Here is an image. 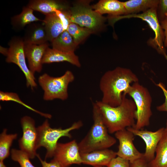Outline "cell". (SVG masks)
<instances>
[{
	"label": "cell",
	"instance_id": "obj_9",
	"mask_svg": "<svg viewBox=\"0 0 167 167\" xmlns=\"http://www.w3.org/2000/svg\"><path fill=\"white\" fill-rule=\"evenodd\" d=\"M9 46L6 61L16 65L24 74L26 85L34 90L37 87L34 74L30 70L26 62L24 51V43L23 39L18 36L12 38L8 43Z\"/></svg>",
	"mask_w": 167,
	"mask_h": 167
},
{
	"label": "cell",
	"instance_id": "obj_2",
	"mask_svg": "<svg viewBox=\"0 0 167 167\" xmlns=\"http://www.w3.org/2000/svg\"><path fill=\"white\" fill-rule=\"evenodd\" d=\"M103 122L110 134L126 129L134 127L136 122V106L134 101L123 94L121 104L113 107L101 101L95 102Z\"/></svg>",
	"mask_w": 167,
	"mask_h": 167
},
{
	"label": "cell",
	"instance_id": "obj_15",
	"mask_svg": "<svg viewBox=\"0 0 167 167\" xmlns=\"http://www.w3.org/2000/svg\"><path fill=\"white\" fill-rule=\"evenodd\" d=\"M80 155L82 163L94 167L107 166L117 156L116 152L108 148L80 153Z\"/></svg>",
	"mask_w": 167,
	"mask_h": 167
},
{
	"label": "cell",
	"instance_id": "obj_22",
	"mask_svg": "<svg viewBox=\"0 0 167 167\" xmlns=\"http://www.w3.org/2000/svg\"><path fill=\"white\" fill-rule=\"evenodd\" d=\"M159 1L158 0H130L123 2L126 10V15H127L137 14L141 11L143 12L150 9L157 8Z\"/></svg>",
	"mask_w": 167,
	"mask_h": 167
},
{
	"label": "cell",
	"instance_id": "obj_40",
	"mask_svg": "<svg viewBox=\"0 0 167 167\" xmlns=\"http://www.w3.org/2000/svg\"><path fill=\"white\" fill-rule=\"evenodd\" d=\"M165 128L167 130V126H166V127Z\"/></svg>",
	"mask_w": 167,
	"mask_h": 167
},
{
	"label": "cell",
	"instance_id": "obj_29",
	"mask_svg": "<svg viewBox=\"0 0 167 167\" xmlns=\"http://www.w3.org/2000/svg\"><path fill=\"white\" fill-rule=\"evenodd\" d=\"M54 12L62 21L65 30H66L71 23L70 9L65 10H56Z\"/></svg>",
	"mask_w": 167,
	"mask_h": 167
},
{
	"label": "cell",
	"instance_id": "obj_8",
	"mask_svg": "<svg viewBox=\"0 0 167 167\" xmlns=\"http://www.w3.org/2000/svg\"><path fill=\"white\" fill-rule=\"evenodd\" d=\"M71 23L91 30L93 33L103 26L105 18L89 6L88 1H81L70 8Z\"/></svg>",
	"mask_w": 167,
	"mask_h": 167
},
{
	"label": "cell",
	"instance_id": "obj_1",
	"mask_svg": "<svg viewBox=\"0 0 167 167\" xmlns=\"http://www.w3.org/2000/svg\"><path fill=\"white\" fill-rule=\"evenodd\" d=\"M139 81L137 75L128 68L118 67L107 71L99 82L102 94L101 101L113 107L119 105L131 84Z\"/></svg>",
	"mask_w": 167,
	"mask_h": 167
},
{
	"label": "cell",
	"instance_id": "obj_34",
	"mask_svg": "<svg viewBox=\"0 0 167 167\" xmlns=\"http://www.w3.org/2000/svg\"><path fill=\"white\" fill-rule=\"evenodd\" d=\"M130 167H149V162L143 157L133 162H130Z\"/></svg>",
	"mask_w": 167,
	"mask_h": 167
},
{
	"label": "cell",
	"instance_id": "obj_35",
	"mask_svg": "<svg viewBox=\"0 0 167 167\" xmlns=\"http://www.w3.org/2000/svg\"><path fill=\"white\" fill-rule=\"evenodd\" d=\"M160 24L162 29L164 30V45L165 47H167V17L161 21Z\"/></svg>",
	"mask_w": 167,
	"mask_h": 167
},
{
	"label": "cell",
	"instance_id": "obj_33",
	"mask_svg": "<svg viewBox=\"0 0 167 167\" xmlns=\"http://www.w3.org/2000/svg\"><path fill=\"white\" fill-rule=\"evenodd\" d=\"M42 165V167H64L55 159L53 158L49 162L43 160L38 154L36 156Z\"/></svg>",
	"mask_w": 167,
	"mask_h": 167
},
{
	"label": "cell",
	"instance_id": "obj_24",
	"mask_svg": "<svg viewBox=\"0 0 167 167\" xmlns=\"http://www.w3.org/2000/svg\"><path fill=\"white\" fill-rule=\"evenodd\" d=\"M155 152L156 156L149 162V167H167V130L165 128Z\"/></svg>",
	"mask_w": 167,
	"mask_h": 167
},
{
	"label": "cell",
	"instance_id": "obj_26",
	"mask_svg": "<svg viewBox=\"0 0 167 167\" xmlns=\"http://www.w3.org/2000/svg\"><path fill=\"white\" fill-rule=\"evenodd\" d=\"M66 31L72 36L75 43L77 46L93 33L91 30L73 23L69 24Z\"/></svg>",
	"mask_w": 167,
	"mask_h": 167
},
{
	"label": "cell",
	"instance_id": "obj_38",
	"mask_svg": "<svg viewBox=\"0 0 167 167\" xmlns=\"http://www.w3.org/2000/svg\"><path fill=\"white\" fill-rule=\"evenodd\" d=\"M107 167V166H99V167Z\"/></svg>",
	"mask_w": 167,
	"mask_h": 167
},
{
	"label": "cell",
	"instance_id": "obj_20",
	"mask_svg": "<svg viewBox=\"0 0 167 167\" xmlns=\"http://www.w3.org/2000/svg\"><path fill=\"white\" fill-rule=\"evenodd\" d=\"M45 15L43 24L47 33L49 41L51 42L65 30L62 21L55 12Z\"/></svg>",
	"mask_w": 167,
	"mask_h": 167
},
{
	"label": "cell",
	"instance_id": "obj_28",
	"mask_svg": "<svg viewBox=\"0 0 167 167\" xmlns=\"http://www.w3.org/2000/svg\"><path fill=\"white\" fill-rule=\"evenodd\" d=\"M11 154V159L18 163L20 167H36L30 161L28 155L20 150L13 148Z\"/></svg>",
	"mask_w": 167,
	"mask_h": 167
},
{
	"label": "cell",
	"instance_id": "obj_21",
	"mask_svg": "<svg viewBox=\"0 0 167 167\" xmlns=\"http://www.w3.org/2000/svg\"><path fill=\"white\" fill-rule=\"evenodd\" d=\"M33 11L27 6L23 7L22 12L19 14L11 18V24L13 28L17 30H20L26 25L34 22H43V20L34 15Z\"/></svg>",
	"mask_w": 167,
	"mask_h": 167
},
{
	"label": "cell",
	"instance_id": "obj_6",
	"mask_svg": "<svg viewBox=\"0 0 167 167\" xmlns=\"http://www.w3.org/2000/svg\"><path fill=\"white\" fill-rule=\"evenodd\" d=\"M83 125L81 121L74 123L70 126L65 129L61 128H53L50 127L48 119L37 127L38 135V148L43 147L46 150L45 160L54 157L58 141L61 137L71 138L70 132L77 129Z\"/></svg>",
	"mask_w": 167,
	"mask_h": 167
},
{
	"label": "cell",
	"instance_id": "obj_10",
	"mask_svg": "<svg viewBox=\"0 0 167 167\" xmlns=\"http://www.w3.org/2000/svg\"><path fill=\"white\" fill-rule=\"evenodd\" d=\"M23 135L18 141L20 150L26 153L30 159L34 158L37 154L38 135L34 120L28 116L21 119Z\"/></svg>",
	"mask_w": 167,
	"mask_h": 167
},
{
	"label": "cell",
	"instance_id": "obj_4",
	"mask_svg": "<svg viewBox=\"0 0 167 167\" xmlns=\"http://www.w3.org/2000/svg\"><path fill=\"white\" fill-rule=\"evenodd\" d=\"M74 79V74L69 70L58 77L52 76L46 73L40 75L38 78V83L44 91L43 99L46 101L56 99L66 100L68 97L69 85Z\"/></svg>",
	"mask_w": 167,
	"mask_h": 167
},
{
	"label": "cell",
	"instance_id": "obj_14",
	"mask_svg": "<svg viewBox=\"0 0 167 167\" xmlns=\"http://www.w3.org/2000/svg\"><path fill=\"white\" fill-rule=\"evenodd\" d=\"M49 46L48 42L39 45L24 44V51L28 66L33 74L41 71L42 58Z\"/></svg>",
	"mask_w": 167,
	"mask_h": 167
},
{
	"label": "cell",
	"instance_id": "obj_25",
	"mask_svg": "<svg viewBox=\"0 0 167 167\" xmlns=\"http://www.w3.org/2000/svg\"><path fill=\"white\" fill-rule=\"evenodd\" d=\"M17 136V133L8 134L7 129H3L0 135V161H4L10 155V148Z\"/></svg>",
	"mask_w": 167,
	"mask_h": 167
},
{
	"label": "cell",
	"instance_id": "obj_31",
	"mask_svg": "<svg viewBox=\"0 0 167 167\" xmlns=\"http://www.w3.org/2000/svg\"><path fill=\"white\" fill-rule=\"evenodd\" d=\"M107 167H130V162L119 156L113 158Z\"/></svg>",
	"mask_w": 167,
	"mask_h": 167
},
{
	"label": "cell",
	"instance_id": "obj_12",
	"mask_svg": "<svg viewBox=\"0 0 167 167\" xmlns=\"http://www.w3.org/2000/svg\"><path fill=\"white\" fill-rule=\"evenodd\" d=\"M53 157L64 167L82 163L78 143L75 140L65 143H58Z\"/></svg>",
	"mask_w": 167,
	"mask_h": 167
},
{
	"label": "cell",
	"instance_id": "obj_13",
	"mask_svg": "<svg viewBox=\"0 0 167 167\" xmlns=\"http://www.w3.org/2000/svg\"><path fill=\"white\" fill-rule=\"evenodd\" d=\"M126 129L135 135L140 137L144 140L146 148L143 157L148 162L152 161L155 157L156 148L163 136L165 128H161L155 131L138 130L133 127Z\"/></svg>",
	"mask_w": 167,
	"mask_h": 167
},
{
	"label": "cell",
	"instance_id": "obj_19",
	"mask_svg": "<svg viewBox=\"0 0 167 167\" xmlns=\"http://www.w3.org/2000/svg\"><path fill=\"white\" fill-rule=\"evenodd\" d=\"M27 6L45 15L54 12L56 10H68L70 7L63 2L54 0H31Z\"/></svg>",
	"mask_w": 167,
	"mask_h": 167
},
{
	"label": "cell",
	"instance_id": "obj_32",
	"mask_svg": "<svg viewBox=\"0 0 167 167\" xmlns=\"http://www.w3.org/2000/svg\"><path fill=\"white\" fill-rule=\"evenodd\" d=\"M156 85L162 90L165 96L164 102L161 105L156 107L157 109L160 111L166 112H167V89L165 85L162 83H159L156 84ZM166 126H167V120L166 122Z\"/></svg>",
	"mask_w": 167,
	"mask_h": 167
},
{
	"label": "cell",
	"instance_id": "obj_30",
	"mask_svg": "<svg viewBox=\"0 0 167 167\" xmlns=\"http://www.w3.org/2000/svg\"><path fill=\"white\" fill-rule=\"evenodd\" d=\"M157 13L159 20L161 21L166 17L165 15L167 13V0H160Z\"/></svg>",
	"mask_w": 167,
	"mask_h": 167
},
{
	"label": "cell",
	"instance_id": "obj_39",
	"mask_svg": "<svg viewBox=\"0 0 167 167\" xmlns=\"http://www.w3.org/2000/svg\"><path fill=\"white\" fill-rule=\"evenodd\" d=\"M165 16H166V17H167V13L166 14Z\"/></svg>",
	"mask_w": 167,
	"mask_h": 167
},
{
	"label": "cell",
	"instance_id": "obj_36",
	"mask_svg": "<svg viewBox=\"0 0 167 167\" xmlns=\"http://www.w3.org/2000/svg\"><path fill=\"white\" fill-rule=\"evenodd\" d=\"M8 51V48L4 47L1 46H0V53L3 55L6 56Z\"/></svg>",
	"mask_w": 167,
	"mask_h": 167
},
{
	"label": "cell",
	"instance_id": "obj_23",
	"mask_svg": "<svg viewBox=\"0 0 167 167\" xmlns=\"http://www.w3.org/2000/svg\"><path fill=\"white\" fill-rule=\"evenodd\" d=\"M51 42L52 49L66 53H74L78 46L66 30L63 32Z\"/></svg>",
	"mask_w": 167,
	"mask_h": 167
},
{
	"label": "cell",
	"instance_id": "obj_7",
	"mask_svg": "<svg viewBox=\"0 0 167 167\" xmlns=\"http://www.w3.org/2000/svg\"><path fill=\"white\" fill-rule=\"evenodd\" d=\"M157 9H150L140 14L110 16L109 18V21L112 25H113L116 22L122 19L131 18H140L147 22L155 34L154 37L153 38H150L148 40V43L167 60V54L164 45L165 40L164 33L158 19Z\"/></svg>",
	"mask_w": 167,
	"mask_h": 167
},
{
	"label": "cell",
	"instance_id": "obj_37",
	"mask_svg": "<svg viewBox=\"0 0 167 167\" xmlns=\"http://www.w3.org/2000/svg\"><path fill=\"white\" fill-rule=\"evenodd\" d=\"M0 167H6L4 164L3 161H0Z\"/></svg>",
	"mask_w": 167,
	"mask_h": 167
},
{
	"label": "cell",
	"instance_id": "obj_18",
	"mask_svg": "<svg viewBox=\"0 0 167 167\" xmlns=\"http://www.w3.org/2000/svg\"><path fill=\"white\" fill-rule=\"evenodd\" d=\"M92 7L102 15L107 14L109 16H116L126 14L123 2L117 0H101Z\"/></svg>",
	"mask_w": 167,
	"mask_h": 167
},
{
	"label": "cell",
	"instance_id": "obj_11",
	"mask_svg": "<svg viewBox=\"0 0 167 167\" xmlns=\"http://www.w3.org/2000/svg\"><path fill=\"white\" fill-rule=\"evenodd\" d=\"M115 136L119 142L117 155L128 161L130 162L142 158L143 153L140 152L135 148L133 141L135 135L126 129L115 133Z\"/></svg>",
	"mask_w": 167,
	"mask_h": 167
},
{
	"label": "cell",
	"instance_id": "obj_17",
	"mask_svg": "<svg viewBox=\"0 0 167 167\" xmlns=\"http://www.w3.org/2000/svg\"><path fill=\"white\" fill-rule=\"evenodd\" d=\"M66 62L78 67L81 65L78 57L74 53H66L49 47L47 49L42 60V64Z\"/></svg>",
	"mask_w": 167,
	"mask_h": 167
},
{
	"label": "cell",
	"instance_id": "obj_5",
	"mask_svg": "<svg viewBox=\"0 0 167 167\" xmlns=\"http://www.w3.org/2000/svg\"><path fill=\"white\" fill-rule=\"evenodd\" d=\"M126 95L131 97L136 106V122L134 128L141 130L148 126L152 115V97L148 89L138 82L132 84Z\"/></svg>",
	"mask_w": 167,
	"mask_h": 167
},
{
	"label": "cell",
	"instance_id": "obj_27",
	"mask_svg": "<svg viewBox=\"0 0 167 167\" xmlns=\"http://www.w3.org/2000/svg\"><path fill=\"white\" fill-rule=\"evenodd\" d=\"M0 101H13L19 104L41 116L50 119L52 117L51 114L41 112L32 108L24 103L20 100L18 95L15 93L0 92Z\"/></svg>",
	"mask_w": 167,
	"mask_h": 167
},
{
	"label": "cell",
	"instance_id": "obj_16",
	"mask_svg": "<svg viewBox=\"0 0 167 167\" xmlns=\"http://www.w3.org/2000/svg\"><path fill=\"white\" fill-rule=\"evenodd\" d=\"M23 39L25 44L39 45L49 41L47 33L44 25L34 23L28 25Z\"/></svg>",
	"mask_w": 167,
	"mask_h": 167
},
{
	"label": "cell",
	"instance_id": "obj_3",
	"mask_svg": "<svg viewBox=\"0 0 167 167\" xmlns=\"http://www.w3.org/2000/svg\"><path fill=\"white\" fill-rule=\"evenodd\" d=\"M93 123L85 137L78 143L80 153L108 149L116 142L109 134L95 102L92 103Z\"/></svg>",
	"mask_w": 167,
	"mask_h": 167
}]
</instances>
